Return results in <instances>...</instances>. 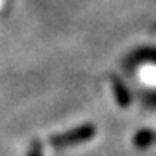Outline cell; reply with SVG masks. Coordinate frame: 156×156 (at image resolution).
<instances>
[{
  "label": "cell",
  "instance_id": "obj_5",
  "mask_svg": "<svg viewBox=\"0 0 156 156\" xmlns=\"http://www.w3.org/2000/svg\"><path fill=\"white\" fill-rule=\"evenodd\" d=\"M27 156H43V151H41V144L38 140H34L30 144V148H29Z\"/></svg>",
  "mask_w": 156,
  "mask_h": 156
},
{
  "label": "cell",
  "instance_id": "obj_4",
  "mask_svg": "<svg viewBox=\"0 0 156 156\" xmlns=\"http://www.w3.org/2000/svg\"><path fill=\"white\" fill-rule=\"evenodd\" d=\"M132 62H140V61H153L156 62V46H144L139 48L137 51L131 54Z\"/></svg>",
  "mask_w": 156,
  "mask_h": 156
},
{
  "label": "cell",
  "instance_id": "obj_2",
  "mask_svg": "<svg viewBox=\"0 0 156 156\" xmlns=\"http://www.w3.org/2000/svg\"><path fill=\"white\" fill-rule=\"evenodd\" d=\"M112 86H113V93H115V99L119 107H129L131 105V94H129V89L126 88V84L119 80L118 76H112Z\"/></svg>",
  "mask_w": 156,
  "mask_h": 156
},
{
  "label": "cell",
  "instance_id": "obj_3",
  "mask_svg": "<svg viewBox=\"0 0 156 156\" xmlns=\"http://www.w3.org/2000/svg\"><path fill=\"white\" fill-rule=\"evenodd\" d=\"M156 142V131L153 129H140L132 137V144L139 150H147Z\"/></svg>",
  "mask_w": 156,
  "mask_h": 156
},
{
  "label": "cell",
  "instance_id": "obj_1",
  "mask_svg": "<svg viewBox=\"0 0 156 156\" xmlns=\"http://www.w3.org/2000/svg\"><path fill=\"white\" fill-rule=\"evenodd\" d=\"M97 134V129L94 124H81L75 127V129L64 132V134H56L49 139V144L54 148H67V147H73V145H80L83 142L91 140Z\"/></svg>",
  "mask_w": 156,
  "mask_h": 156
}]
</instances>
